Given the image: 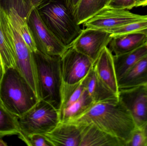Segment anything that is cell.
<instances>
[{"label":"cell","instance_id":"32","mask_svg":"<svg viewBox=\"0 0 147 146\" xmlns=\"http://www.w3.org/2000/svg\"><path fill=\"white\" fill-rule=\"evenodd\" d=\"M7 146V144L3 140L0 138V146Z\"/></svg>","mask_w":147,"mask_h":146},{"label":"cell","instance_id":"7","mask_svg":"<svg viewBox=\"0 0 147 146\" xmlns=\"http://www.w3.org/2000/svg\"><path fill=\"white\" fill-rule=\"evenodd\" d=\"M27 23L37 50L49 55L62 56L68 49L51 31L41 19L36 8H34Z\"/></svg>","mask_w":147,"mask_h":146},{"label":"cell","instance_id":"18","mask_svg":"<svg viewBox=\"0 0 147 146\" xmlns=\"http://www.w3.org/2000/svg\"><path fill=\"white\" fill-rule=\"evenodd\" d=\"M147 85V55L136 63L118 81L119 90Z\"/></svg>","mask_w":147,"mask_h":146},{"label":"cell","instance_id":"35","mask_svg":"<svg viewBox=\"0 0 147 146\" xmlns=\"http://www.w3.org/2000/svg\"><path fill=\"white\" fill-rule=\"evenodd\" d=\"M146 86H147V85H146Z\"/></svg>","mask_w":147,"mask_h":146},{"label":"cell","instance_id":"28","mask_svg":"<svg viewBox=\"0 0 147 146\" xmlns=\"http://www.w3.org/2000/svg\"><path fill=\"white\" fill-rule=\"evenodd\" d=\"M70 7L73 9L74 11L80 0H67Z\"/></svg>","mask_w":147,"mask_h":146},{"label":"cell","instance_id":"11","mask_svg":"<svg viewBox=\"0 0 147 146\" xmlns=\"http://www.w3.org/2000/svg\"><path fill=\"white\" fill-rule=\"evenodd\" d=\"M118 99L133 117L136 127L147 124V86L119 90Z\"/></svg>","mask_w":147,"mask_h":146},{"label":"cell","instance_id":"5","mask_svg":"<svg viewBox=\"0 0 147 146\" xmlns=\"http://www.w3.org/2000/svg\"><path fill=\"white\" fill-rule=\"evenodd\" d=\"M17 117L20 130L19 138L34 134L47 133L60 122L59 111L42 99L25 115Z\"/></svg>","mask_w":147,"mask_h":146},{"label":"cell","instance_id":"14","mask_svg":"<svg viewBox=\"0 0 147 146\" xmlns=\"http://www.w3.org/2000/svg\"><path fill=\"white\" fill-rule=\"evenodd\" d=\"M42 135L52 146H80V128L74 124L60 122L54 129Z\"/></svg>","mask_w":147,"mask_h":146},{"label":"cell","instance_id":"1","mask_svg":"<svg viewBox=\"0 0 147 146\" xmlns=\"http://www.w3.org/2000/svg\"><path fill=\"white\" fill-rule=\"evenodd\" d=\"M63 123L93 125L120 139L125 146L136 128L131 114L119 99L94 103L83 114Z\"/></svg>","mask_w":147,"mask_h":146},{"label":"cell","instance_id":"9","mask_svg":"<svg viewBox=\"0 0 147 146\" xmlns=\"http://www.w3.org/2000/svg\"><path fill=\"white\" fill-rule=\"evenodd\" d=\"M94 63L90 57L70 46L61 56L63 81L69 84L80 82L88 74Z\"/></svg>","mask_w":147,"mask_h":146},{"label":"cell","instance_id":"17","mask_svg":"<svg viewBox=\"0 0 147 146\" xmlns=\"http://www.w3.org/2000/svg\"><path fill=\"white\" fill-rule=\"evenodd\" d=\"M147 42L146 34L139 33L114 36L108 45L113 54L117 55L134 50Z\"/></svg>","mask_w":147,"mask_h":146},{"label":"cell","instance_id":"27","mask_svg":"<svg viewBox=\"0 0 147 146\" xmlns=\"http://www.w3.org/2000/svg\"><path fill=\"white\" fill-rule=\"evenodd\" d=\"M137 0H111L107 6L122 9H131L136 7Z\"/></svg>","mask_w":147,"mask_h":146},{"label":"cell","instance_id":"10","mask_svg":"<svg viewBox=\"0 0 147 146\" xmlns=\"http://www.w3.org/2000/svg\"><path fill=\"white\" fill-rule=\"evenodd\" d=\"M111 33L102 30L82 29L70 46L95 61L112 39ZM69 46V47H70Z\"/></svg>","mask_w":147,"mask_h":146},{"label":"cell","instance_id":"31","mask_svg":"<svg viewBox=\"0 0 147 146\" xmlns=\"http://www.w3.org/2000/svg\"><path fill=\"white\" fill-rule=\"evenodd\" d=\"M3 72H4V70H3V67L0 61V83H1L3 75Z\"/></svg>","mask_w":147,"mask_h":146},{"label":"cell","instance_id":"22","mask_svg":"<svg viewBox=\"0 0 147 146\" xmlns=\"http://www.w3.org/2000/svg\"><path fill=\"white\" fill-rule=\"evenodd\" d=\"M94 103L90 96L84 89L80 97L61 113L59 115L60 122H65L78 116L89 109Z\"/></svg>","mask_w":147,"mask_h":146},{"label":"cell","instance_id":"34","mask_svg":"<svg viewBox=\"0 0 147 146\" xmlns=\"http://www.w3.org/2000/svg\"><path fill=\"white\" fill-rule=\"evenodd\" d=\"M0 61H1V59H0Z\"/></svg>","mask_w":147,"mask_h":146},{"label":"cell","instance_id":"30","mask_svg":"<svg viewBox=\"0 0 147 146\" xmlns=\"http://www.w3.org/2000/svg\"><path fill=\"white\" fill-rule=\"evenodd\" d=\"M45 0H32V4L34 7L36 8Z\"/></svg>","mask_w":147,"mask_h":146},{"label":"cell","instance_id":"33","mask_svg":"<svg viewBox=\"0 0 147 146\" xmlns=\"http://www.w3.org/2000/svg\"><path fill=\"white\" fill-rule=\"evenodd\" d=\"M142 33H144V34H146V36H147V30H146V31H143V32Z\"/></svg>","mask_w":147,"mask_h":146},{"label":"cell","instance_id":"13","mask_svg":"<svg viewBox=\"0 0 147 146\" xmlns=\"http://www.w3.org/2000/svg\"><path fill=\"white\" fill-rule=\"evenodd\" d=\"M93 69L100 80L118 97L119 88L114 64V55L108 47L102 50L95 61Z\"/></svg>","mask_w":147,"mask_h":146},{"label":"cell","instance_id":"15","mask_svg":"<svg viewBox=\"0 0 147 146\" xmlns=\"http://www.w3.org/2000/svg\"><path fill=\"white\" fill-rule=\"evenodd\" d=\"M78 126L80 130V146H125L120 139L93 125Z\"/></svg>","mask_w":147,"mask_h":146},{"label":"cell","instance_id":"12","mask_svg":"<svg viewBox=\"0 0 147 146\" xmlns=\"http://www.w3.org/2000/svg\"><path fill=\"white\" fill-rule=\"evenodd\" d=\"M0 59L3 70L7 68H16V54L9 25L7 14L1 4Z\"/></svg>","mask_w":147,"mask_h":146},{"label":"cell","instance_id":"8","mask_svg":"<svg viewBox=\"0 0 147 146\" xmlns=\"http://www.w3.org/2000/svg\"><path fill=\"white\" fill-rule=\"evenodd\" d=\"M147 17V15L136 14L127 9H118L106 6L82 25L86 28L106 31Z\"/></svg>","mask_w":147,"mask_h":146},{"label":"cell","instance_id":"29","mask_svg":"<svg viewBox=\"0 0 147 146\" xmlns=\"http://www.w3.org/2000/svg\"><path fill=\"white\" fill-rule=\"evenodd\" d=\"M147 6V0H137L136 7H145Z\"/></svg>","mask_w":147,"mask_h":146},{"label":"cell","instance_id":"2","mask_svg":"<svg viewBox=\"0 0 147 146\" xmlns=\"http://www.w3.org/2000/svg\"><path fill=\"white\" fill-rule=\"evenodd\" d=\"M36 8L47 28L68 48L82 31L67 0H45Z\"/></svg>","mask_w":147,"mask_h":146},{"label":"cell","instance_id":"24","mask_svg":"<svg viewBox=\"0 0 147 146\" xmlns=\"http://www.w3.org/2000/svg\"><path fill=\"white\" fill-rule=\"evenodd\" d=\"M147 30V17L146 19L130 22L123 25L110 29L107 32L111 33L112 37L123 34L142 33Z\"/></svg>","mask_w":147,"mask_h":146},{"label":"cell","instance_id":"21","mask_svg":"<svg viewBox=\"0 0 147 146\" xmlns=\"http://www.w3.org/2000/svg\"><path fill=\"white\" fill-rule=\"evenodd\" d=\"M78 83L69 84L63 81L61 88V104L59 115L69 108L81 97L84 90L83 80Z\"/></svg>","mask_w":147,"mask_h":146},{"label":"cell","instance_id":"3","mask_svg":"<svg viewBox=\"0 0 147 146\" xmlns=\"http://www.w3.org/2000/svg\"><path fill=\"white\" fill-rule=\"evenodd\" d=\"M33 89L17 68L4 69L0 83V102L9 111L20 117L38 103Z\"/></svg>","mask_w":147,"mask_h":146},{"label":"cell","instance_id":"26","mask_svg":"<svg viewBox=\"0 0 147 146\" xmlns=\"http://www.w3.org/2000/svg\"><path fill=\"white\" fill-rule=\"evenodd\" d=\"M19 138L28 146H52L42 134H34Z\"/></svg>","mask_w":147,"mask_h":146},{"label":"cell","instance_id":"6","mask_svg":"<svg viewBox=\"0 0 147 146\" xmlns=\"http://www.w3.org/2000/svg\"><path fill=\"white\" fill-rule=\"evenodd\" d=\"M8 18L16 54V68L30 85L40 100L41 99L33 52L27 45L8 15Z\"/></svg>","mask_w":147,"mask_h":146},{"label":"cell","instance_id":"25","mask_svg":"<svg viewBox=\"0 0 147 146\" xmlns=\"http://www.w3.org/2000/svg\"><path fill=\"white\" fill-rule=\"evenodd\" d=\"M126 146H147V124L136 127Z\"/></svg>","mask_w":147,"mask_h":146},{"label":"cell","instance_id":"23","mask_svg":"<svg viewBox=\"0 0 147 146\" xmlns=\"http://www.w3.org/2000/svg\"><path fill=\"white\" fill-rule=\"evenodd\" d=\"M20 133L17 117L11 114L0 102V138Z\"/></svg>","mask_w":147,"mask_h":146},{"label":"cell","instance_id":"19","mask_svg":"<svg viewBox=\"0 0 147 146\" xmlns=\"http://www.w3.org/2000/svg\"><path fill=\"white\" fill-rule=\"evenodd\" d=\"M147 55V42L140 47L121 55H114V64L117 80L136 63Z\"/></svg>","mask_w":147,"mask_h":146},{"label":"cell","instance_id":"4","mask_svg":"<svg viewBox=\"0 0 147 146\" xmlns=\"http://www.w3.org/2000/svg\"><path fill=\"white\" fill-rule=\"evenodd\" d=\"M33 54L37 68L40 99L51 104L59 111L63 82L61 57L45 55L38 50L34 52Z\"/></svg>","mask_w":147,"mask_h":146},{"label":"cell","instance_id":"20","mask_svg":"<svg viewBox=\"0 0 147 146\" xmlns=\"http://www.w3.org/2000/svg\"><path fill=\"white\" fill-rule=\"evenodd\" d=\"M111 0H80L74 12L79 25H81L109 5Z\"/></svg>","mask_w":147,"mask_h":146},{"label":"cell","instance_id":"16","mask_svg":"<svg viewBox=\"0 0 147 146\" xmlns=\"http://www.w3.org/2000/svg\"><path fill=\"white\" fill-rule=\"evenodd\" d=\"M84 88L90 96L94 103L118 99L98 78L93 67L83 80Z\"/></svg>","mask_w":147,"mask_h":146}]
</instances>
